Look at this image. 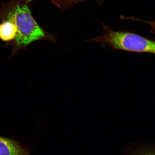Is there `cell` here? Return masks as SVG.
Wrapping results in <instances>:
<instances>
[{"mask_svg":"<svg viewBox=\"0 0 155 155\" xmlns=\"http://www.w3.org/2000/svg\"><path fill=\"white\" fill-rule=\"evenodd\" d=\"M104 31L100 35L88 40L105 45L115 50L137 53L155 54V42L133 33L112 30L103 25Z\"/></svg>","mask_w":155,"mask_h":155,"instance_id":"6da1fadb","label":"cell"},{"mask_svg":"<svg viewBox=\"0 0 155 155\" xmlns=\"http://www.w3.org/2000/svg\"><path fill=\"white\" fill-rule=\"evenodd\" d=\"M7 18L16 27L17 33L14 39L18 47L26 46L45 36L44 31L25 3H18L13 5L7 13Z\"/></svg>","mask_w":155,"mask_h":155,"instance_id":"7a4b0ae2","label":"cell"},{"mask_svg":"<svg viewBox=\"0 0 155 155\" xmlns=\"http://www.w3.org/2000/svg\"><path fill=\"white\" fill-rule=\"evenodd\" d=\"M0 155H30L28 150L17 141L0 136Z\"/></svg>","mask_w":155,"mask_h":155,"instance_id":"3957f363","label":"cell"},{"mask_svg":"<svg viewBox=\"0 0 155 155\" xmlns=\"http://www.w3.org/2000/svg\"><path fill=\"white\" fill-rule=\"evenodd\" d=\"M155 144L132 143L124 149L122 155H155Z\"/></svg>","mask_w":155,"mask_h":155,"instance_id":"277c9868","label":"cell"},{"mask_svg":"<svg viewBox=\"0 0 155 155\" xmlns=\"http://www.w3.org/2000/svg\"><path fill=\"white\" fill-rule=\"evenodd\" d=\"M16 33V27L11 21L7 20L0 25V38L3 41L14 39Z\"/></svg>","mask_w":155,"mask_h":155,"instance_id":"5b68a950","label":"cell"},{"mask_svg":"<svg viewBox=\"0 0 155 155\" xmlns=\"http://www.w3.org/2000/svg\"><path fill=\"white\" fill-rule=\"evenodd\" d=\"M87 0H52L53 2L59 7L64 9Z\"/></svg>","mask_w":155,"mask_h":155,"instance_id":"8992f818","label":"cell"},{"mask_svg":"<svg viewBox=\"0 0 155 155\" xmlns=\"http://www.w3.org/2000/svg\"><path fill=\"white\" fill-rule=\"evenodd\" d=\"M18 1L22 3H28L31 1H33V0H18Z\"/></svg>","mask_w":155,"mask_h":155,"instance_id":"52a82bcc","label":"cell"}]
</instances>
